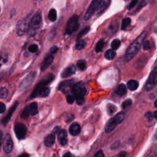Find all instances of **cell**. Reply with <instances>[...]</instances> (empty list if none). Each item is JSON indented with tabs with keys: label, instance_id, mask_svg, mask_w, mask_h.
I'll use <instances>...</instances> for the list:
<instances>
[{
	"label": "cell",
	"instance_id": "6da1fadb",
	"mask_svg": "<svg viewBox=\"0 0 157 157\" xmlns=\"http://www.w3.org/2000/svg\"><path fill=\"white\" fill-rule=\"evenodd\" d=\"M54 78V75L52 74H48L44 77L40 82L36 85L33 91L31 94V98L33 99L37 96L47 97L50 93V88L47 86Z\"/></svg>",
	"mask_w": 157,
	"mask_h": 157
},
{
	"label": "cell",
	"instance_id": "7a4b0ae2",
	"mask_svg": "<svg viewBox=\"0 0 157 157\" xmlns=\"http://www.w3.org/2000/svg\"><path fill=\"white\" fill-rule=\"evenodd\" d=\"M147 36L146 31H143L137 37V39L129 46L128 48L125 56H124V60L126 62H128L130 61L132 58L135 56V55L138 53V52L140 50L141 45Z\"/></svg>",
	"mask_w": 157,
	"mask_h": 157
},
{
	"label": "cell",
	"instance_id": "3957f363",
	"mask_svg": "<svg viewBox=\"0 0 157 157\" xmlns=\"http://www.w3.org/2000/svg\"><path fill=\"white\" fill-rule=\"evenodd\" d=\"M86 91V88L82 82H77L73 85L71 92L73 94L78 105H81L83 104Z\"/></svg>",
	"mask_w": 157,
	"mask_h": 157
},
{
	"label": "cell",
	"instance_id": "277c9868",
	"mask_svg": "<svg viewBox=\"0 0 157 157\" xmlns=\"http://www.w3.org/2000/svg\"><path fill=\"white\" fill-rule=\"evenodd\" d=\"M33 17V13H30L18 21L17 24V33L18 36H21L28 32Z\"/></svg>",
	"mask_w": 157,
	"mask_h": 157
},
{
	"label": "cell",
	"instance_id": "5b68a950",
	"mask_svg": "<svg viewBox=\"0 0 157 157\" xmlns=\"http://www.w3.org/2000/svg\"><path fill=\"white\" fill-rule=\"evenodd\" d=\"M42 24V18L40 12L37 11L33 15L31 21L30 26L29 29V34L30 36H34L37 31L41 27Z\"/></svg>",
	"mask_w": 157,
	"mask_h": 157
},
{
	"label": "cell",
	"instance_id": "8992f818",
	"mask_svg": "<svg viewBox=\"0 0 157 157\" xmlns=\"http://www.w3.org/2000/svg\"><path fill=\"white\" fill-rule=\"evenodd\" d=\"M78 17L77 15H72L68 20L66 27V33L67 34H71L73 32L77 31L79 23H78Z\"/></svg>",
	"mask_w": 157,
	"mask_h": 157
},
{
	"label": "cell",
	"instance_id": "52a82bcc",
	"mask_svg": "<svg viewBox=\"0 0 157 157\" xmlns=\"http://www.w3.org/2000/svg\"><path fill=\"white\" fill-rule=\"evenodd\" d=\"M101 0H92L88 8L87 9L84 16L85 20H88L92 15L97 12Z\"/></svg>",
	"mask_w": 157,
	"mask_h": 157
},
{
	"label": "cell",
	"instance_id": "ba28073f",
	"mask_svg": "<svg viewBox=\"0 0 157 157\" xmlns=\"http://www.w3.org/2000/svg\"><path fill=\"white\" fill-rule=\"evenodd\" d=\"M157 84V67H155L150 73L145 84V90L150 91Z\"/></svg>",
	"mask_w": 157,
	"mask_h": 157
},
{
	"label": "cell",
	"instance_id": "9c48e42d",
	"mask_svg": "<svg viewBox=\"0 0 157 157\" xmlns=\"http://www.w3.org/2000/svg\"><path fill=\"white\" fill-rule=\"evenodd\" d=\"M14 131L17 139L21 140L26 137L27 128L25 124L21 123H16L14 124Z\"/></svg>",
	"mask_w": 157,
	"mask_h": 157
},
{
	"label": "cell",
	"instance_id": "30bf717a",
	"mask_svg": "<svg viewBox=\"0 0 157 157\" xmlns=\"http://www.w3.org/2000/svg\"><path fill=\"white\" fill-rule=\"evenodd\" d=\"M13 148V141L9 134H7L3 140V150L6 153L11 152Z\"/></svg>",
	"mask_w": 157,
	"mask_h": 157
},
{
	"label": "cell",
	"instance_id": "8fae6325",
	"mask_svg": "<svg viewBox=\"0 0 157 157\" xmlns=\"http://www.w3.org/2000/svg\"><path fill=\"white\" fill-rule=\"evenodd\" d=\"M36 76V71L31 72L23 80V81L20 85V87L23 89H25L26 88L28 87L33 83V80L35 79Z\"/></svg>",
	"mask_w": 157,
	"mask_h": 157
},
{
	"label": "cell",
	"instance_id": "7c38bea8",
	"mask_svg": "<svg viewBox=\"0 0 157 157\" xmlns=\"http://www.w3.org/2000/svg\"><path fill=\"white\" fill-rule=\"evenodd\" d=\"M74 82L72 80H66L61 82L58 87L59 91H62L64 93H66L70 91H71L72 86L74 85Z\"/></svg>",
	"mask_w": 157,
	"mask_h": 157
},
{
	"label": "cell",
	"instance_id": "4fadbf2b",
	"mask_svg": "<svg viewBox=\"0 0 157 157\" xmlns=\"http://www.w3.org/2000/svg\"><path fill=\"white\" fill-rule=\"evenodd\" d=\"M76 71V67L74 64H70L69 66L64 69L63 71L61 76L62 78H66L68 77H71L73 74H75Z\"/></svg>",
	"mask_w": 157,
	"mask_h": 157
},
{
	"label": "cell",
	"instance_id": "5bb4252c",
	"mask_svg": "<svg viewBox=\"0 0 157 157\" xmlns=\"http://www.w3.org/2000/svg\"><path fill=\"white\" fill-rule=\"evenodd\" d=\"M110 2V0H101L98 9L96 12V15L99 16L102 13H103L109 7Z\"/></svg>",
	"mask_w": 157,
	"mask_h": 157
},
{
	"label": "cell",
	"instance_id": "9a60e30c",
	"mask_svg": "<svg viewBox=\"0 0 157 157\" xmlns=\"http://www.w3.org/2000/svg\"><path fill=\"white\" fill-rule=\"evenodd\" d=\"M18 104V102L16 101L15 102H14V104L12 105V106L10 108V109L8 111L7 114L2 120V124H4V125H6L7 124V123L9 122V120L10 119V118H11V117L12 115L13 112L15 110Z\"/></svg>",
	"mask_w": 157,
	"mask_h": 157
},
{
	"label": "cell",
	"instance_id": "2e32d148",
	"mask_svg": "<svg viewBox=\"0 0 157 157\" xmlns=\"http://www.w3.org/2000/svg\"><path fill=\"white\" fill-rule=\"evenodd\" d=\"M54 56L52 55H48L44 58L43 63L40 65V71H44L53 62Z\"/></svg>",
	"mask_w": 157,
	"mask_h": 157
},
{
	"label": "cell",
	"instance_id": "e0dca14e",
	"mask_svg": "<svg viewBox=\"0 0 157 157\" xmlns=\"http://www.w3.org/2000/svg\"><path fill=\"white\" fill-rule=\"evenodd\" d=\"M81 130V128L80 124L78 123H73L69 127V131L71 135L77 136L78 135Z\"/></svg>",
	"mask_w": 157,
	"mask_h": 157
},
{
	"label": "cell",
	"instance_id": "ac0fdd59",
	"mask_svg": "<svg viewBox=\"0 0 157 157\" xmlns=\"http://www.w3.org/2000/svg\"><path fill=\"white\" fill-rule=\"evenodd\" d=\"M67 132L65 129H61L59 131L58 134V138L59 143L61 145H65L67 144Z\"/></svg>",
	"mask_w": 157,
	"mask_h": 157
},
{
	"label": "cell",
	"instance_id": "d6986e66",
	"mask_svg": "<svg viewBox=\"0 0 157 157\" xmlns=\"http://www.w3.org/2000/svg\"><path fill=\"white\" fill-rule=\"evenodd\" d=\"M117 125V123L115 121L113 118H110L105 124V131L106 132H110L112 131H113L116 126Z\"/></svg>",
	"mask_w": 157,
	"mask_h": 157
},
{
	"label": "cell",
	"instance_id": "ffe728a7",
	"mask_svg": "<svg viewBox=\"0 0 157 157\" xmlns=\"http://www.w3.org/2000/svg\"><path fill=\"white\" fill-rule=\"evenodd\" d=\"M55 139V137L54 134L48 135L44 140V144H45V146L48 147H52L54 144Z\"/></svg>",
	"mask_w": 157,
	"mask_h": 157
},
{
	"label": "cell",
	"instance_id": "44dd1931",
	"mask_svg": "<svg viewBox=\"0 0 157 157\" xmlns=\"http://www.w3.org/2000/svg\"><path fill=\"white\" fill-rule=\"evenodd\" d=\"M115 93L119 96H123L126 93V88L124 84L119 85L115 90Z\"/></svg>",
	"mask_w": 157,
	"mask_h": 157
},
{
	"label": "cell",
	"instance_id": "7402d4cb",
	"mask_svg": "<svg viewBox=\"0 0 157 157\" xmlns=\"http://www.w3.org/2000/svg\"><path fill=\"white\" fill-rule=\"evenodd\" d=\"M127 86L129 90L131 91L136 90L139 86V83L135 80H130L127 83Z\"/></svg>",
	"mask_w": 157,
	"mask_h": 157
},
{
	"label": "cell",
	"instance_id": "603a6c76",
	"mask_svg": "<svg viewBox=\"0 0 157 157\" xmlns=\"http://www.w3.org/2000/svg\"><path fill=\"white\" fill-rule=\"evenodd\" d=\"M118 29V23L116 21H112L108 26L107 30H108V33H110L111 34H113L117 32Z\"/></svg>",
	"mask_w": 157,
	"mask_h": 157
},
{
	"label": "cell",
	"instance_id": "cb8c5ba5",
	"mask_svg": "<svg viewBox=\"0 0 157 157\" xmlns=\"http://www.w3.org/2000/svg\"><path fill=\"white\" fill-rule=\"evenodd\" d=\"M29 110L31 115H36V114H37L38 109L37 103L35 102L31 103L29 106Z\"/></svg>",
	"mask_w": 157,
	"mask_h": 157
},
{
	"label": "cell",
	"instance_id": "d4e9b609",
	"mask_svg": "<svg viewBox=\"0 0 157 157\" xmlns=\"http://www.w3.org/2000/svg\"><path fill=\"white\" fill-rule=\"evenodd\" d=\"M115 56V52L113 49H109L107 50L104 53V57L107 59L112 60Z\"/></svg>",
	"mask_w": 157,
	"mask_h": 157
},
{
	"label": "cell",
	"instance_id": "484cf974",
	"mask_svg": "<svg viewBox=\"0 0 157 157\" xmlns=\"http://www.w3.org/2000/svg\"><path fill=\"white\" fill-rule=\"evenodd\" d=\"M57 17V14H56V11L55 9H51L49 10L48 14V18L50 21L54 22L56 20Z\"/></svg>",
	"mask_w": 157,
	"mask_h": 157
},
{
	"label": "cell",
	"instance_id": "4316f807",
	"mask_svg": "<svg viewBox=\"0 0 157 157\" xmlns=\"http://www.w3.org/2000/svg\"><path fill=\"white\" fill-rule=\"evenodd\" d=\"M113 118H114L115 121H116V123L118 124L123 121V120L124 118V113L123 112H120L118 113L117 114H116Z\"/></svg>",
	"mask_w": 157,
	"mask_h": 157
},
{
	"label": "cell",
	"instance_id": "83f0119b",
	"mask_svg": "<svg viewBox=\"0 0 157 157\" xmlns=\"http://www.w3.org/2000/svg\"><path fill=\"white\" fill-rule=\"evenodd\" d=\"M105 44V42L104 40V39H100L98 42L97 44H96V46H95V51L98 53V52H100L102 51V48H103V47Z\"/></svg>",
	"mask_w": 157,
	"mask_h": 157
},
{
	"label": "cell",
	"instance_id": "f1b7e54d",
	"mask_svg": "<svg viewBox=\"0 0 157 157\" xmlns=\"http://www.w3.org/2000/svg\"><path fill=\"white\" fill-rule=\"evenodd\" d=\"M77 67L81 70V71H84L86 68V61L83 59H80L77 61Z\"/></svg>",
	"mask_w": 157,
	"mask_h": 157
},
{
	"label": "cell",
	"instance_id": "f546056e",
	"mask_svg": "<svg viewBox=\"0 0 157 157\" xmlns=\"http://www.w3.org/2000/svg\"><path fill=\"white\" fill-rule=\"evenodd\" d=\"M90 29V27H88V26H87V27L83 29H82V30L78 34V35H77V40H80L83 36H84L85 35H86V34L89 32Z\"/></svg>",
	"mask_w": 157,
	"mask_h": 157
},
{
	"label": "cell",
	"instance_id": "4dcf8cb0",
	"mask_svg": "<svg viewBox=\"0 0 157 157\" xmlns=\"http://www.w3.org/2000/svg\"><path fill=\"white\" fill-rule=\"evenodd\" d=\"M131 18H125L123 20L121 23V28L122 30H124L131 23Z\"/></svg>",
	"mask_w": 157,
	"mask_h": 157
},
{
	"label": "cell",
	"instance_id": "1f68e13d",
	"mask_svg": "<svg viewBox=\"0 0 157 157\" xmlns=\"http://www.w3.org/2000/svg\"><path fill=\"white\" fill-rule=\"evenodd\" d=\"M120 44H121L120 40L118 39H115L113 40V41L112 42L111 47L113 50H116L119 48V47L120 46Z\"/></svg>",
	"mask_w": 157,
	"mask_h": 157
},
{
	"label": "cell",
	"instance_id": "d6a6232c",
	"mask_svg": "<svg viewBox=\"0 0 157 157\" xmlns=\"http://www.w3.org/2000/svg\"><path fill=\"white\" fill-rule=\"evenodd\" d=\"M86 45V42L84 40H78L75 45V48L77 50H82L83 49Z\"/></svg>",
	"mask_w": 157,
	"mask_h": 157
},
{
	"label": "cell",
	"instance_id": "836d02e7",
	"mask_svg": "<svg viewBox=\"0 0 157 157\" xmlns=\"http://www.w3.org/2000/svg\"><path fill=\"white\" fill-rule=\"evenodd\" d=\"M8 95V90L5 87H2L0 90V97L1 99H5Z\"/></svg>",
	"mask_w": 157,
	"mask_h": 157
},
{
	"label": "cell",
	"instance_id": "e575fe53",
	"mask_svg": "<svg viewBox=\"0 0 157 157\" xmlns=\"http://www.w3.org/2000/svg\"><path fill=\"white\" fill-rule=\"evenodd\" d=\"M29 108H28L27 107H26L22 111L21 113V118L22 119H26L28 118V117H29Z\"/></svg>",
	"mask_w": 157,
	"mask_h": 157
},
{
	"label": "cell",
	"instance_id": "d590c367",
	"mask_svg": "<svg viewBox=\"0 0 157 157\" xmlns=\"http://www.w3.org/2000/svg\"><path fill=\"white\" fill-rule=\"evenodd\" d=\"M39 49L38 45L36 44H31L28 47V51L31 53L36 52Z\"/></svg>",
	"mask_w": 157,
	"mask_h": 157
},
{
	"label": "cell",
	"instance_id": "8d00e7d4",
	"mask_svg": "<svg viewBox=\"0 0 157 157\" xmlns=\"http://www.w3.org/2000/svg\"><path fill=\"white\" fill-rule=\"evenodd\" d=\"M131 104H132V101H131V99H128L125 100V101L123 102V104H122V107H123V109H125V108H126V107L130 106Z\"/></svg>",
	"mask_w": 157,
	"mask_h": 157
},
{
	"label": "cell",
	"instance_id": "74e56055",
	"mask_svg": "<svg viewBox=\"0 0 157 157\" xmlns=\"http://www.w3.org/2000/svg\"><path fill=\"white\" fill-rule=\"evenodd\" d=\"M116 110V107L112 104L108 105V112L110 115L113 113Z\"/></svg>",
	"mask_w": 157,
	"mask_h": 157
},
{
	"label": "cell",
	"instance_id": "f35d334b",
	"mask_svg": "<svg viewBox=\"0 0 157 157\" xmlns=\"http://www.w3.org/2000/svg\"><path fill=\"white\" fill-rule=\"evenodd\" d=\"M137 2H138V0H131V1L129 2V5L127 7V9L128 10H129V9L133 8L137 4Z\"/></svg>",
	"mask_w": 157,
	"mask_h": 157
},
{
	"label": "cell",
	"instance_id": "ab89813d",
	"mask_svg": "<svg viewBox=\"0 0 157 157\" xmlns=\"http://www.w3.org/2000/svg\"><path fill=\"white\" fill-rule=\"evenodd\" d=\"M74 100H75V98H74V96L69 94L66 96V101H67L68 104H72L74 102Z\"/></svg>",
	"mask_w": 157,
	"mask_h": 157
},
{
	"label": "cell",
	"instance_id": "60d3db41",
	"mask_svg": "<svg viewBox=\"0 0 157 157\" xmlns=\"http://www.w3.org/2000/svg\"><path fill=\"white\" fill-rule=\"evenodd\" d=\"M150 48V43L149 42V40H147L145 42H144L143 43V48L144 50H147Z\"/></svg>",
	"mask_w": 157,
	"mask_h": 157
},
{
	"label": "cell",
	"instance_id": "b9f144b4",
	"mask_svg": "<svg viewBox=\"0 0 157 157\" xmlns=\"http://www.w3.org/2000/svg\"><path fill=\"white\" fill-rule=\"evenodd\" d=\"M153 114L150 112H148L145 114V118L148 120V121H151L153 118Z\"/></svg>",
	"mask_w": 157,
	"mask_h": 157
},
{
	"label": "cell",
	"instance_id": "7bdbcfd3",
	"mask_svg": "<svg viewBox=\"0 0 157 157\" xmlns=\"http://www.w3.org/2000/svg\"><path fill=\"white\" fill-rule=\"evenodd\" d=\"M120 145V141L118 140V141H116L115 142H114L110 147V149L111 150H115L117 149Z\"/></svg>",
	"mask_w": 157,
	"mask_h": 157
},
{
	"label": "cell",
	"instance_id": "ee69618b",
	"mask_svg": "<svg viewBox=\"0 0 157 157\" xmlns=\"http://www.w3.org/2000/svg\"><path fill=\"white\" fill-rule=\"evenodd\" d=\"M93 157H105L104 153L102 150H99L94 155Z\"/></svg>",
	"mask_w": 157,
	"mask_h": 157
},
{
	"label": "cell",
	"instance_id": "f6af8a7d",
	"mask_svg": "<svg viewBox=\"0 0 157 157\" xmlns=\"http://www.w3.org/2000/svg\"><path fill=\"white\" fill-rule=\"evenodd\" d=\"M74 118V115H72V114H69V115H68L66 117L65 121H66V122H70V121H71Z\"/></svg>",
	"mask_w": 157,
	"mask_h": 157
},
{
	"label": "cell",
	"instance_id": "bcb514c9",
	"mask_svg": "<svg viewBox=\"0 0 157 157\" xmlns=\"http://www.w3.org/2000/svg\"><path fill=\"white\" fill-rule=\"evenodd\" d=\"M6 110V105L3 102H0V113H2Z\"/></svg>",
	"mask_w": 157,
	"mask_h": 157
},
{
	"label": "cell",
	"instance_id": "7dc6e473",
	"mask_svg": "<svg viewBox=\"0 0 157 157\" xmlns=\"http://www.w3.org/2000/svg\"><path fill=\"white\" fill-rule=\"evenodd\" d=\"M50 52L52 53H56L57 52H58V47H56V46H53V47H52L51 48H50Z\"/></svg>",
	"mask_w": 157,
	"mask_h": 157
},
{
	"label": "cell",
	"instance_id": "c3c4849f",
	"mask_svg": "<svg viewBox=\"0 0 157 157\" xmlns=\"http://www.w3.org/2000/svg\"><path fill=\"white\" fill-rule=\"evenodd\" d=\"M126 155V153L125 151H121L117 157H125Z\"/></svg>",
	"mask_w": 157,
	"mask_h": 157
},
{
	"label": "cell",
	"instance_id": "681fc988",
	"mask_svg": "<svg viewBox=\"0 0 157 157\" xmlns=\"http://www.w3.org/2000/svg\"><path fill=\"white\" fill-rule=\"evenodd\" d=\"M63 157H74L70 152H67V153H66L64 155H63Z\"/></svg>",
	"mask_w": 157,
	"mask_h": 157
},
{
	"label": "cell",
	"instance_id": "f907efd6",
	"mask_svg": "<svg viewBox=\"0 0 157 157\" xmlns=\"http://www.w3.org/2000/svg\"><path fill=\"white\" fill-rule=\"evenodd\" d=\"M59 131H60V130H59V127L56 126V127H55V128H54V129L53 130V132L55 133V134H56V133H57V132H59Z\"/></svg>",
	"mask_w": 157,
	"mask_h": 157
},
{
	"label": "cell",
	"instance_id": "816d5d0a",
	"mask_svg": "<svg viewBox=\"0 0 157 157\" xmlns=\"http://www.w3.org/2000/svg\"><path fill=\"white\" fill-rule=\"evenodd\" d=\"M18 157H29V156L28 154L24 153H22L20 155H19Z\"/></svg>",
	"mask_w": 157,
	"mask_h": 157
},
{
	"label": "cell",
	"instance_id": "f5cc1de1",
	"mask_svg": "<svg viewBox=\"0 0 157 157\" xmlns=\"http://www.w3.org/2000/svg\"><path fill=\"white\" fill-rule=\"evenodd\" d=\"M153 115H154V117L157 120V110H156V111H155V112H154Z\"/></svg>",
	"mask_w": 157,
	"mask_h": 157
},
{
	"label": "cell",
	"instance_id": "db71d44e",
	"mask_svg": "<svg viewBox=\"0 0 157 157\" xmlns=\"http://www.w3.org/2000/svg\"><path fill=\"white\" fill-rule=\"evenodd\" d=\"M154 105H155V106L156 107H157V99L155 101V103H154Z\"/></svg>",
	"mask_w": 157,
	"mask_h": 157
},
{
	"label": "cell",
	"instance_id": "11a10c76",
	"mask_svg": "<svg viewBox=\"0 0 157 157\" xmlns=\"http://www.w3.org/2000/svg\"><path fill=\"white\" fill-rule=\"evenodd\" d=\"M156 157H157V154H156Z\"/></svg>",
	"mask_w": 157,
	"mask_h": 157
}]
</instances>
